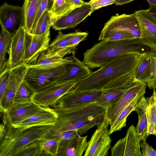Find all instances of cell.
Masks as SVG:
<instances>
[{"instance_id": "cell-47", "label": "cell", "mask_w": 156, "mask_h": 156, "mask_svg": "<svg viewBox=\"0 0 156 156\" xmlns=\"http://www.w3.org/2000/svg\"><path fill=\"white\" fill-rule=\"evenodd\" d=\"M148 10L150 13L156 19V5L150 6Z\"/></svg>"}, {"instance_id": "cell-30", "label": "cell", "mask_w": 156, "mask_h": 156, "mask_svg": "<svg viewBox=\"0 0 156 156\" xmlns=\"http://www.w3.org/2000/svg\"><path fill=\"white\" fill-rule=\"evenodd\" d=\"M60 140L58 138H45L40 141L38 156H57Z\"/></svg>"}, {"instance_id": "cell-10", "label": "cell", "mask_w": 156, "mask_h": 156, "mask_svg": "<svg viewBox=\"0 0 156 156\" xmlns=\"http://www.w3.org/2000/svg\"><path fill=\"white\" fill-rule=\"evenodd\" d=\"M115 31L127 32L136 37L139 38L140 29L135 13L112 16L105 23L100 33Z\"/></svg>"}, {"instance_id": "cell-16", "label": "cell", "mask_w": 156, "mask_h": 156, "mask_svg": "<svg viewBox=\"0 0 156 156\" xmlns=\"http://www.w3.org/2000/svg\"><path fill=\"white\" fill-rule=\"evenodd\" d=\"M26 31L24 27H22L12 35L11 43L7 52L10 69L24 64Z\"/></svg>"}, {"instance_id": "cell-50", "label": "cell", "mask_w": 156, "mask_h": 156, "mask_svg": "<svg viewBox=\"0 0 156 156\" xmlns=\"http://www.w3.org/2000/svg\"></svg>"}, {"instance_id": "cell-1", "label": "cell", "mask_w": 156, "mask_h": 156, "mask_svg": "<svg viewBox=\"0 0 156 156\" xmlns=\"http://www.w3.org/2000/svg\"><path fill=\"white\" fill-rule=\"evenodd\" d=\"M53 109L58 117L49 129L46 138H53L71 130H76L82 136L94 126H101L106 117L107 110V108L96 101L75 107Z\"/></svg>"}, {"instance_id": "cell-22", "label": "cell", "mask_w": 156, "mask_h": 156, "mask_svg": "<svg viewBox=\"0 0 156 156\" xmlns=\"http://www.w3.org/2000/svg\"><path fill=\"white\" fill-rule=\"evenodd\" d=\"M149 100V98H145L143 95L134 109L138 114L139 119L136 130L140 141H146L148 136L147 110Z\"/></svg>"}, {"instance_id": "cell-49", "label": "cell", "mask_w": 156, "mask_h": 156, "mask_svg": "<svg viewBox=\"0 0 156 156\" xmlns=\"http://www.w3.org/2000/svg\"><path fill=\"white\" fill-rule=\"evenodd\" d=\"M82 0L83 1H84V0Z\"/></svg>"}, {"instance_id": "cell-6", "label": "cell", "mask_w": 156, "mask_h": 156, "mask_svg": "<svg viewBox=\"0 0 156 156\" xmlns=\"http://www.w3.org/2000/svg\"><path fill=\"white\" fill-rule=\"evenodd\" d=\"M65 65L52 68H40L28 65L24 80L36 91L55 82L63 74L65 71Z\"/></svg>"}, {"instance_id": "cell-11", "label": "cell", "mask_w": 156, "mask_h": 156, "mask_svg": "<svg viewBox=\"0 0 156 156\" xmlns=\"http://www.w3.org/2000/svg\"><path fill=\"white\" fill-rule=\"evenodd\" d=\"M135 13L140 29L139 42L156 52V19L148 9L136 11Z\"/></svg>"}, {"instance_id": "cell-29", "label": "cell", "mask_w": 156, "mask_h": 156, "mask_svg": "<svg viewBox=\"0 0 156 156\" xmlns=\"http://www.w3.org/2000/svg\"><path fill=\"white\" fill-rule=\"evenodd\" d=\"M74 32L64 34L59 32L56 37L50 43L47 50L51 51H57L63 58L66 55L65 51L69 41L73 36Z\"/></svg>"}, {"instance_id": "cell-44", "label": "cell", "mask_w": 156, "mask_h": 156, "mask_svg": "<svg viewBox=\"0 0 156 156\" xmlns=\"http://www.w3.org/2000/svg\"><path fill=\"white\" fill-rule=\"evenodd\" d=\"M7 126L4 124H1L0 125V141L3 139L7 130Z\"/></svg>"}, {"instance_id": "cell-41", "label": "cell", "mask_w": 156, "mask_h": 156, "mask_svg": "<svg viewBox=\"0 0 156 156\" xmlns=\"http://www.w3.org/2000/svg\"><path fill=\"white\" fill-rule=\"evenodd\" d=\"M80 136L76 131L71 130L62 132L54 137H57L60 140H63L73 138Z\"/></svg>"}, {"instance_id": "cell-19", "label": "cell", "mask_w": 156, "mask_h": 156, "mask_svg": "<svg viewBox=\"0 0 156 156\" xmlns=\"http://www.w3.org/2000/svg\"><path fill=\"white\" fill-rule=\"evenodd\" d=\"M57 117V113L53 108L46 107L26 120L11 125L21 130L35 126L53 125Z\"/></svg>"}, {"instance_id": "cell-2", "label": "cell", "mask_w": 156, "mask_h": 156, "mask_svg": "<svg viewBox=\"0 0 156 156\" xmlns=\"http://www.w3.org/2000/svg\"><path fill=\"white\" fill-rule=\"evenodd\" d=\"M147 53L130 54L115 58L98 70L92 72L88 76L78 83L71 90L81 92L102 90L110 82L135 71Z\"/></svg>"}, {"instance_id": "cell-24", "label": "cell", "mask_w": 156, "mask_h": 156, "mask_svg": "<svg viewBox=\"0 0 156 156\" xmlns=\"http://www.w3.org/2000/svg\"><path fill=\"white\" fill-rule=\"evenodd\" d=\"M146 93V90L138 94L135 98L120 112L117 118L110 124L109 133L121 130L126 126V119L140 100L142 96Z\"/></svg>"}, {"instance_id": "cell-28", "label": "cell", "mask_w": 156, "mask_h": 156, "mask_svg": "<svg viewBox=\"0 0 156 156\" xmlns=\"http://www.w3.org/2000/svg\"><path fill=\"white\" fill-rule=\"evenodd\" d=\"M76 9L71 0H54L49 12L54 23Z\"/></svg>"}, {"instance_id": "cell-42", "label": "cell", "mask_w": 156, "mask_h": 156, "mask_svg": "<svg viewBox=\"0 0 156 156\" xmlns=\"http://www.w3.org/2000/svg\"><path fill=\"white\" fill-rule=\"evenodd\" d=\"M151 67L153 75L156 81V52L152 51L150 55Z\"/></svg>"}, {"instance_id": "cell-15", "label": "cell", "mask_w": 156, "mask_h": 156, "mask_svg": "<svg viewBox=\"0 0 156 156\" xmlns=\"http://www.w3.org/2000/svg\"><path fill=\"white\" fill-rule=\"evenodd\" d=\"M71 60L64 65L65 71L55 81L58 83L75 82L79 83L91 73L90 68L75 55L71 56Z\"/></svg>"}, {"instance_id": "cell-12", "label": "cell", "mask_w": 156, "mask_h": 156, "mask_svg": "<svg viewBox=\"0 0 156 156\" xmlns=\"http://www.w3.org/2000/svg\"><path fill=\"white\" fill-rule=\"evenodd\" d=\"M140 140L135 127L131 125L125 136L114 144L111 150L112 156H144L140 151Z\"/></svg>"}, {"instance_id": "cell-4", "label": "cell", "mask_w": 156, "mask_h": 156, "mask_svg": "<svg viewBox=\"0 0 156 156\" xmlns=\"http://www.w3.org/2000/svg\"><path fill=\"white\" fill-rule=\"evenodd\" d=\"M6 126V133L0 141V156H16L24 147L45 138L52 125L35 126L22 130L10 124Z\"/></svg>"}, {"instance_id": "cell-3", "label": "cell", "mask_w": 156, "mask_h": 156, "mask_svg": "<svg viewBox=\"0 0 156 156\" xmlns=\"http://www.w3.org/2000/svg\"><path fill=\"white\" fill-rule=\"evenodd\" d=\"M139 38L116 41L101 40L83 54V62L90 69L100 68L118 57L153 51L139 41Z\"/></svg>"}, {"instance_id": "cell-45", "label": "cell", "mask_w": 156, "mask_h": 156, "mask_svg": "<svg viewBox=\"0 0 156 156\" xmlns=\"http://www.w3.org/2000/svg\"><path fill=\"white\" fill-rule=\"evenodd\" d=\"M71 1L76 8L82 6L86 3V2H84L81 0H71Z\"/></svg>"}, {"instance_id": "cell-40", "label": "cell", "mask_w": 156, "mask_h": 156, "mask_svg": "<svg viewBox=\"0 0 156 156\" xmlns=\"http://www.w3.org/2000/svg\"><path fill=\"white\" fill-rule=\"evenodd\" d=\"M142 149V152L144 156H156V151L146 142L142 141L140 144Z\"/></svg>"}, {"instance_id": "cell-33", "label": "cell", "mask_w": 156, "mask_h": 156, "mask_svg": "<svg viewBox=\"0 0 156 156\" xmlns=\"http://www.w3.org/2000/svg\"><path fill=\"white\" fill-rule=\"evenodd\" d=\"M88 33L87 32H82L76 31L68 42L65 51L66 55L72 54L75 55L76 48L78 44L84 40L88 36Z\"/></svg>"}, {"instance_id": "cell-34", "label": "cell", "mask_w": 156, "mask_h": 156, "mask_svg": "<svg viewBox=\"0 0 156 156\" xmlns=\"http://www.w3.org/2000/svg\"><path fill=\"white\" fill-rule=\"evenodd\" d=\"M135 38L136 37L129 33L122 31H115L100 33L98 40L116 41Z\"/></svg>"}, {"instance_id": "cell-43", "label": "cell", "mask_w": 156, "mask_h": 156, "mask_svg": "<svg viewBox=\"0 0 156 156\" xmlns=\"http://www.w3.org/2000/svg\"><path fill=\"white\" fill-rule=\"evenodd\" d=\"M148 136L153 134L156 136V126L152 123H148Z\"/></svg>"}, {"instance_id": "cell-14", "label": "cell", "mask_w": 156, "mask_h": 156, "mask_svg": "<svg viewBox=\"0 0 156 156\" xmlns=\"http://www.w3.org/2000/svg\"><path fill=\"white\" fill-rule=\"evenodd\" d=\"M104 92L103 89L81 92H74L71 90L62 97L51 108H70L95 102L103 94Z\"/></svg>"}, {"instance_id": "cell-23", "label": "cell", "mask_w": 156, "mask_h": 156, "mask_svg": "<svg viewBox=\"0 0 156 156\" xmlns=\"http://www.w3.org/2000/svg\"><path fill=\"white\" fill-rule=\"evenodd\" d=\"M71 60V56L63 58L56 51L47 50L40 55L35 64L30 66L40 68H52L64 65Z\"/></svg>"}, {"instance_id": "cell-17", "label": "cell", "mask_w": 156, "mask_h": 156, "mask_svg": "<svg viewBox=\"0 0 156 156\" xmlns=\"http://www.w3.org/2000/svg\"><path fill=\"white\" fill-rule=\"evenodd\" d=\"M94 11L87 2L82 6L74 9L56 21L52 27L54 30L58 31L74 28Z\"/></svg>"}, {"instance_id": "cell-37", "label": "cell", "mask_w": 156, "mask_h": 156, "mask_svg": "<svg viewBox=\"0 0 156 156\" xmlns=\"http://www.w3.org/2000/svg\"><path fill=\"white\" fill-rule=\"evenodd\" d=\"M54 1V0H41L36 17L30 33L34 30L40 18L44 12L47 10L49 11L51 10Z\"/></svg>"}, {"instance_id": "cell-35", "label": "cell", "mask_w": 156, "mask_h": 156, "mask_svg": "<svg viewBox=\"0 0 156 156\" xmlns=\"http://www.w3.org/2000/svg\"><path fill=\"white\" fill-rule=\"evenodd\" d=\"M147 113L148 123H152L156 126V91L154 89L153 95L149 98Z\"/></svg>"}, {"instance_id": "cell-18", "label": "cell", "mask_w": 156, "mask_h": 156, "mask_svg": "<svg viewBox=\"0 0 156 156\" xmlns=\"http://www.w3.org/2000/svg\"><path fill=\"white\" fill-rule=\"evenodd\" d=\"M146 83L138 82L127 90L115 102L107 108L106 117L110 124L139 93L146 90Z\"/></svg>"}, {"instance_id": "cell-5", "label": "cell", "mask_w": 156, "mask_h": 156, "mask_svg": "<svg viewBox=\"0 0 156 156\" xmlns=\"http://www.w3.org/2000/svg\"><path fill=\"white\" fill-rule=\"evenodd\" d=\"M78 83L55 82L36 91L32 100L42 107H51L62 97L73 89Z\"/></svg>"}, {"instance_id": "cell-46", "label": "cell", "mask_w": 156, "mask_h": 156, "mask_svg": "<svg viewBox=\"0 0 156 156\" xmlns=\"http://www.w3.org/2000/svg\"><path fill=\"white\" fill-rule=\"evenodd\" d=\"M135 0H114V4L117 5H120L129 3Z\"/></svg>"}, {"instance_id": "cell-20", "label": "cell", "mask_w": 156, "mask_h": 156, "mask_svg": "<svg viewBox=\"0 0 156 156\" xmlns=\"http://www.w3.org/2000/svg\"><path fill=\"white\" fill-rule=\"evenodd\" d=\"M87 136L60 140L57 156H82L88 145Z\"/></svg>"}, {"instance_id": "cell-32", "label": "cell", "mask_w": 156, "mask_h": 156, "mask_svg": "<svg viewBox=\"0 0 156 156\" xmlns=\"http://www.w3.org/2000/svg\"><path fill=\"white\" fill-rule=\"evenodd\" d=\"M35 91L24 80L16 92L14 102L26 101L32 100Z\"/></svg>"}, {"instance_id": "cell-7", "label": "cell", "mask_w": 156, "mask_h": 156, "mask_svg": "<svg viewBox=\"0 0 156 156\" xmlns=\"http://www.w3.org/2000/svg\"><path fill=\"white\" fill-rule=\"evenodd\" d=\"M109 121L106 117L101 126L94 131L88 142L84 156H106L111 147L112 139L108 127Z\"/></svg>"}, {"instance_id": "cell-31", "label": "cell", "mask_w": 156, "mask_h": 156, "mask_svg": "<svg viewBox=\"0 0 156 156\" xmlns=\"http://www.w3.org/2000/svg\"><path fill=\"white\" fill-rule=\"evenodd\" d=\"M54 23L49 11L47 10L40 18L34 30L30 33L36 35L45 34L50 31V28Z\"/></svg>"}, {"instance_id": "cell-21", "label": "cell", "mask_w": 156, "mask_h": 156, "mask_svg": "<svg viewBox=\"0 0 156 156\" xmlns=\"http://www.w3.org/2000/svg\"><path fill=\"white\" fill-rule=\"evenodd\" d=\"M152 51L146 54L140 62L133 81L145 83L150 89L156 88V81L151 67L150 55Z\"/></svg>"}, {"instance_id": "cell-39", "label": "cell", "mask_w": 156, "mask_h": 156, "mask_svg": "<svg viewBox=\"0 0 156 156\" xmlns=\"http://www.w3.org/2000/svg\"><path fill=\"white\" fill-rule=\"evenodd\" d=\"M9 70L0 75V98L3 95L8 85Z\"/></svg>"}, {"instance_id": "cell-26", "label": "cell", "mask_w": 156, "mask_h": 156, "mask_svg": "<svg viewBox=\"0 0 156 156\" xmlns=\"http://www.w3.org/2000/svg\"><path fill=\"white\" fill-rule=\"evenodd\" d=\"M12 38V34L3 27H1L0 37V75L9 70L6 55Z\"/></svg>"}, {"instance_id": "cell-8", "label": "cell", "mask_w": 156, "mask_h": 156, "mask_svg": "<svg viewBox=\"0 0 156 156\" xmlns=\"http://www.w3.org/2000/svg\"><path fill=\"white\" fill-rule=\"evenodd\" d=\"M50 31L41 35H36L26 31L24 64H35L40 55L49 47Z\"/></svg>"}, {"instance_id": "cell-38", "label": "cell", "mask_w": 156, "mask_h": 156, "mask_svg": "<svg viewBox=\"0 0 156 156\" xmlns=\"http://www.w3.org/2000/svg\"><path fill=\"white\" fill-rule=\"evenodd\" d=\"M87 2L94 11L102 7L114 3L115 1L114 0H90Z\"/></svg>"}, {"instance_id": "cell-13", "label": "cell", "mask_w": 156, "mask_h": 156, "mask_svg": "<svg viewBox=\"0 0 156 156\" xmlns=\"http://www.w3.org/2000/svg\"><path fill=\"white\" fill-rule=\"evenodd\" d=\"M0 23L12 35L24 26L25 18L22 7L10 5L5 2L0 7Z\"/></svg>"}, {"instance_id": "cell-25", "label": "cell", "mask_w": 156, "mask_h": 156, "mask_svg": "<svg viewBox=\"0 0 156 156\" xmlns=\"http://www.w3.org/2000/svg\"><path fill=\"white\" fill-rule=\"evenodd\" d=\"M139 82H133L115 88H105L104 94L96 101L99 105L107 108L117 101L128 89Z\"/></svg>"}, {"instance_id": "cell-9", "label": "cell", "mask_w": 156, "mask_h": 156, "mask_svg": "<svg viewBox=\"0 0 156 156\" xmlns=\"http://www.w3.org/2000/svg\"><path fill=\"white\" fill-rule=\"evenodd\" d=\"M46 107L37 104L33 100L14 102L3 113V123L6 125L23 121L44 109Z\"/></svg>"}, {"instance_id": "cell-48", "label": "cell", "mask_w": 156, "mask_h": 156, "mask_svg": "<svg viewBox=\"0 0 156 156\" xmlns=\"http://www.w3.org/2000/svg\"><path fill=\"white\" fill-rule=\"evenodd\" d=\"M148 2L149 6L156 5V0H147Z\"/></svg>"}, {"instance_id": "cell-36", "label": "cell", "mask_w": 156, "mask_h": 156, "mask_svg": "<svg viewBox=\"0 0 156 156\" xmlns=\"http://www.w3.org/2000/svg\"><path fill=\"white\" fill-rule=\"evenodd\" d=\"M40 141L33 142L24 147L18 152L16 156H38L40 151Z\"/></svg>"}, {"instance_id": "cell-27", "label": "cell", "mask_w": 156, "mask_h": 156, "mask_svg": "<svg viewBox=\"0 0 156 156\" xmlns=\"http://www.w3.org/2000/svg\"><path fill=\"white\" fill-rule=\"evenodd\" d=\"M41 0H24L22 7L24 13L26 31L30 32L38 11Z\"/></svg>"}]
</instances>
